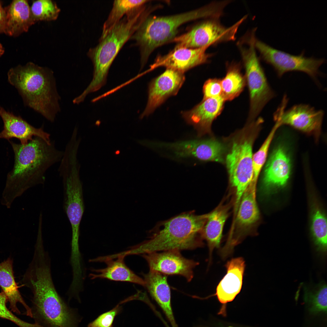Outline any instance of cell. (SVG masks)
<instances>
[{"label":"cell","mask_w":327,"mask_h":327,"mask_svg":"<svg viewBox=\"0 0 327 327\" xmlns=\"http://www.w3.org/2000/svg\"><path fill=\"white\" fill-rule=\"evenodd\" d=\"M13 260L10 258L0 263V287L9 303L11 311L18 314L21 312L17 306L21 303L26 310V315L33 317L31 309L23 299L16 282L13 268Z\"/></svg>","instance_id":"obj_26"},{"label":"cell","mask_w":327,"mask_h":327,"mask_svg":"<svg viewBox=\"0 0 327 327\" xmlns=\"http://www.w3.org/2000/svg\"></svg>","instance_id":"obj_37"},{"label":"cell","mask_w":327,"mask_h":327,"mask_svg":"<svg viewBox=\"0 0 327 327\" xmlns=\"http://www.w3.org/2000/svg\"><path fill=\"white\" fill-rule=\"evenodd\" d=\"M145 10L144 8L139 7L129 12L101 35L96 46L89 49L87 55L93 65V77L83 92L84 95L87 96L105 85L111 65L122 47L145 18Z\"/></svg>","instance_id":"obj_5"},{"label":"cell","mask_w":327,"mask_h":327,"mask_svg":"<svg viewBox=\"0 0 327 327\" xmlns=\"http://www.w3.org/2000/svg\"><path fill=\"white\" fill-rule=\"evenodd\" d=\"M125 257L119 253L91 259V262H104L107 265L103 269H92L94 273L90 274L91 278L106 279L115 281L127 282L145 287L144 279L136 275L126 265L124 261Z\"/></svg>","instance_id":"obj_23"},{"label":"cell","mask_w":327,"mask_h":327,"mask_svg":"<svg viewBox=\"0 0 327 327\" xmlns=\"http://www.w3.org/2000/svg\"><path fill=\"white\" fill-rule=\"evenodd\" d=\"M159 148L172 151L177 157H193L203 161L223 162L225 148L213 139L192 140L172 143H159Z\"/></svg>","instance_id":"obj_15"},{"label":"cell","mask_w":327,"mask_h":327,"mask_svg":"<svg viewBox=\"0 0 327 327\" xmlns=\"http://www.w3.org/2000/svg\"><path fill=\"white\" fill-rule=\"evenodd\" d=\"M203 99L217 97L221 96L222 88L221 80L216 78L209 79L204 83L203 89Z\"/></svg>","instance_id":"obj_34"},{"label":"cell","mask_w":327,"mask_h":327,"mask_svg":"<svg viewBox=\"0 0 327 327\" xmlns=\"http://www.w3.org/2000/svg\"><path fill=\"white\" fill-rule=\"evenodd\" d=\"M121 309V307L117 305L111 310L99 315L90 323L88 327H112L114 319Z\"/></svg>","instance_id":"obj_33"},{"label":"cell","mask_w":327,"mask_h":327,"mask_svg":"<svg viewBox=\"0 0 327 327\" xmlns=\"http://www.w3.org/2000/svg\"><path fill=\"white\" fill-rule=\"evenodd\" d=\"M0 116L4 123L3 129L0 133V138L9 140L15 138L20 141L21 144H25L35 136L41 138L49 144L51 143L50 134L45 131L42 127L35 128L21 117L14 115L1 106Z\"/></svg>","instance_id":"obj_20"},{"label":"cell","mask_w":327,"mask_h":327,"mask_svg":"<svg viewBox=\"0 0 327 327\" xmlns=\"http://www.w3.org/2000/svg\"><path fill=\"white\" fill-rule=\"evenodd\" d=\"M286 98L284 97L281 104L274 114L275 121L281 126L287 125L312 136L317 141L321 134L324 112L306 104L296 105L285 111Z\"/></svg>","instance_id":"obj_13"},{"label":"cell","mask_w":327,"mask_h":327,"mask_svg":"<svg viewBox=\"0 0 327 327\" xmlns=\"http://www.w3.org/2000/svg\"><path fill=\"white\" fill-rule=\"evenodd\" d=\"M208 213L184 212L158 223L150 239L132 248V254L177 249L193 250L204 245L202 230Z\"/></svg>","instance_id":"obj_3"},{"label":"cell","mask_w":327,"mask_h":327,"mask_svg":"<svg viewBox=\"0 0 327 327\" xmlns=\"http://www.w3.org/2000/svg\"><path fill=\"white\" fill-rule=\"evenodd\" d=\"M221 82V96L225 101H232L238 96L246 84L245 77L241 72L239 64H227L226 75Z\"/></svg>","instance_id":"obj_28"},{"label":"cell","mask_w":327,"mask_h":327,"mask_svg":"<svg viewBox=\"0 0 327 327\" xmlns=\"http://www.w3.org/2000/svg\"><path fill=\"white\" fill-rule=\"evenodd\" d=\"M4 49L2 44L0 43V57L3 54Z\"/></svg>","instance_id":"obj_36"},{"label":"cell","mask_w":327,"mask_h":327,"mask_svg":"<svg viewBox=\"0 0 327 327\" xmlns=\"http://www.w3.org/2000/svg\"><path fill=\"white\" fill-rule=\"evenodd\" d=\"M142 256L147 262L150 270L167 276L180 275L188 282L193 279V269L199 264L198 262L184 257L180 251L177 249L151 253Z\"/></svg>","instance_id":"obj_14"},{"label":"cell","mask_w":327,"mask_h":327,"mask_svg":"<svg viewBox=\"0 0 327 327\" xmlns=\"http://www.w3.org/2000/svg\"><path fill=\"white\" fill-rule=\"evenodd\" d=\"M145 287L165 314L172 327H177L173 314L171 292L167 275L150 270L143 274Z\"/></svg>","instance_id":"obj_24"},{"label":"cell","mask_w":327,"mask_h":327,"mask_svg":"<svg viewBox=\"0 0 327 327\" xmlns=\"http://www.w3.org/2000/svg\"><path fill=\"white\" fill-rule=\"evenodd\" d=\"M246 18L245 16L229 27L222 24L218 18H210L172 41L176 43V47L195 48L234 41L239 26Z\"/></svg>","instance_id":"obj_9"},{"label":"cell","mask_w":327,"mask_h":327,"mask_svg":"<svg viewBox=\"0 0 327 327\" xmlns=\"http://www.w3.org/2000/svg\"><path fill=\"white\" fill-rule=\"evenodd\" d=\"M148 0H114L112 8L103 27L101 35L107 32L127 13L145 5Z\"/></svg>","instance_id":"obj_29"},{"label":"cell","mask_w":327,"mask_h":327,"mask_svg":"<svg viewBox=\"0 0 327 327\" xmlns=\"http://www.w3.org/2000/svg\"><path fill=\"white\" fill-rule=\"evenodd\" d=\"M226 273L219 283L215 294L222 306L219 315L226 316V305L233 300L239 293L243 284L245 262L241 257L232 259L226 264Z\"/></svg>","instance_id":"obj_18"},{"label":"cell","mask_w":327,"mask_h":327,"mask_svg":"<svg viewBox=\"0 0 327 327\" xmlns=\"http://www.w3.org/2000/svg\"><path fill=\"white\" fill-rule=\"evenodd\" d=\"M291 164L289 155L283 147L278 146L273 150L265 167L263 179L266 189L283 187L289 177Z\"/></svg>","instance_id":"obj_22"},{"label":"cell","mask_w":327,"mask_h":327,"mask_svg":"<svg viewBox=\"0 0 327 327\" xmlns=\"http://www.w3.org/2000/svg\"><path fill=\"white\" fill-rule=\"evenodd\" d=\"M229 206L220 204L209 213L204 226L202 235L207 243L209 263L214 249L219 247L220 245L223 227L229 215Z\"/></svg>","instance_id":"obj_27"},{"label":"cell","mask_w":327,"mask_h":327,"mask_svg":"<svg viewBox=\"0 0 327 327\" xmlns=\"http://www.w3.org/2000/svg\"><path fill=\"white\" fill-rule=\"evenodd\" d=\"M5 13V8H3L0 2V34L4 33Z\"/></svg>","instance_id":"obj_35"},{"label":"cell","mask_w":327,"mask_h":327,"mask_svg":"<svg viewBox=\"0 0 327 327\" xmlns=\"http://www.w3.org/2000/svg\"><path fill=\"white\" fill-rule=\"evenodd\" d=\"M209 46L198 48L176 47L167 54L159 55L145 73L160 67H164L182 73L208 62L212 55L206 52Z\"/></svg>","instance_id":"obj_17"},{"label":"cell","mask_w":327,"mask_h":327,"mask_svg":"<svg viewBox=\"0 0 327 327\" xmlns=\"http://www.w3.org/2000/svg\"><path fill=\"white\" fill-rule=\"evenodd\" d=\"M256 38L252 33L237 43L245 70V75L249 95V121H253L265 105L275 96L257 55Z\"/></svg>","instance_id":"obj_8"},{"label":"cell","mask_w":327,"mask_h":327,"mask_svg":"<svg viewBox=\"0 0 327 327\" xmlns=\"http://www.w3.org/2000/svg\"><path fill=\"white\" fill-rule=\"evenodd\" d=\"M5 33L11 36H17L27 32L35 23L27 0L13 1L5 8Z\"/></svg>","instance_id":"obj_25"},{"label":"cell","mask_w":327,"mask_h":327,"mask_svg":"<svg viewBox=\"0 0 327 327\" xmlns=\"http://www.w3.org/2000/svg\"><path fill=\"white\" fill-rule=\"evenodd\" d=\"M327 229L326 218L319 210H316L312 217V231L317 249L324 253L327 251Z\"/></svg>","instance_id":"obj_31"},{"label":"cell","mask_w":327,"mask_h":327,"mask_svg":"<svg viewBox=\"0 0 327 327\" xmlns=\"http://www.w3.org/2000/svg\"><path fill=\"white\" fill-rule=\"evenodd\" d=\"M225 101L221 96L203 99L191 110L183 112L182 116L201 136L210 132L212 123L222 112Z\"/></svg>","instance_id":"obj_19"},{"label":"cell","mask_w":327,"mask_h":327,"mask_svg":"<svg viewBox=\"0 0 327 327\" xmlns=\"http://www.w3.org/2000/svg\"><path fill=\"white\" fill-rule=\"evenodd\" d=\"M79 169L78 166L72 165L60 174L63 187V208L71 226V245L74 246L79 245L80 225L84 209Z\"/></svg>","instance_id":"obj_11"},{"label":"cell","mask_w":327,"mask_h":327,"mask_svg":"<svg viewBox=\"0 0 327 327\" xmlns=\"http://www.w3.org/2000/svg\"><path fill=\"white\" fill-rule=\"evenodd\" d=\"M255 46L262 59L274 68L279 77L288 72L299 71L316 80L320 74L319 68L325 61L324 58L307 57L304 51L297 55L290 54L275 49L256 38Z\"/></svg>","instance_id":"obj_10"},{"label":"cell","mask_w":327,"mask_h":327,"mask_svg":"<svg viewBox=\"0 0 327 327\" xmlns=\"http://www.w3.org/2000/svg\"><path fill=\"white\" fill-rule=\"evenodd\" d=\"M28 287L33 294V317L46 327H77L74 315L57 292L52 276L39 275Z\"/></svg>","instance_id":"obj_7"},{"label":"cell","mask_w":327,"mask_h":327,"mask_svg":"<svg viewBox=\"0 0 327 327\" xmlns=\"http://www.w3.org/2000/svg\"><path fill=\"white\" fill-rule=\"evenodd\" d=\"M9 141L15 154L14 164L8 174L1 199V203L8 208L28 189L44 183L46 171L61 160L64 154L54 143L49 144L38 137L25 144Z\"/></svg>","instance_id":"obj_1"},{"label":"cell","mask_w":327,"mask_h":327,"mask_svg":"<svg viewBox=\"0 0 327 327\" xmlns=\"http://www.w3.org/2000/svg\"><path fill=\"white\" fill-rule=\"evenodd\" d=\"M185 80L184 73L170 69L152 80L149 85L147 104L140 118L149 115L168 97L176 95Z\"/></svg>","instance_id":"obj_16"},{"label":"cell","mask_w":327,"mask_h":327,"mask_svg":"<svg viewBox=\"0 0 327 327\" xmlns=\"http://www.w3.org/2000/svg\"><path fill=\"white\" fill-rule=\"evenodd\" d=\"M7 298L2 291L0 292V318L9 320L19 327H42L38 323L32 324L25 322L18 318L7 306Z\"/></svg>","instance_id":"obj_32"},{"label":"cell","mask_w":327,"mask_h":327,"mask_svg":"<svg viewBox=\"0 0 327 327\" xmlns=\"http://www.w3.org/2000/svg\"><path fill=\"white\" fill-rule=\"evenodd\" d=\"M256 186L250 184L243 193L236 213L235 221L226 242L221 248L222 253L230 256L235 246L246 236L252 234L259 218L256 198Z\"/></svg>","instance_id":"obj_12"},{"label":"cell","mask_w":327,"mask_h":327,"mask_svg":"<svg viewBox=\"0 0 327 327\" xmlns=\"http://www.w3.org/2000/svg\"><path fill=\"white\" fill-rule=\"evenodd\" d=\"M263 122L260 118L249 122L233 139L226 157L230 184L235 193V210L252 180L253 146Z\"/></svg>","instance_id":"obj_6"},{"label":"cell","mask_w":327,"mask_h":327,"mask_svg":"<svg viewBox=\"0 0 327 327\" xmlns=\"http://www.w3.org/2000/svg\"><path fill=\"white\" fill-rule=\"evenodd\" d=\"M9 83L18 90L25 104L51 122L60 111V97L53 71L32 62L18 65L8 73Z\"/></svg>","instance_id":"obj_2"},{"label":"cell","mask_w":327,"mask_h":327,"mask_svg":"<svg viewBox=\"0 0 327 327\" xmlns=\"http://www.w3.org/2000/svg\"><path fill=\"white\" fill-rule=\"evenodd\" d=\"M327 294L325 283L313 289L304 288L305 327H326Z\"/></svg>","instance_id":"obj_21"},{"label":"cell","mask_w":327,"mask_h":327,"mask_svg":"<svg viewBox=\"0 0 327 327\" xmlns=\"http://www.w3.org/2000/svg\"><path fill=\"white\" fill-rule=\"evenodd\" d=\"M221 13L220 5L215 2L178 14L160 17L147 16L130 38L135 41L136 45L139 48L140 69L145 66L155 49L172 41L182 25L201 18H218Z\"/></svg>","instance_id":"obj_4"},{"label":"cell","mask_w":327,"mask_h":327,"mask_svg":"<svg viewBox=\"0 0 327 327\" xmlns=\"http://www.w3.org/2000/svg\"><path fill=\"white\" fill-rule=\"evenodd\" d=\"M30 7L32 16L35 22L56 20L61 10L56 3L51 0L34 1Z\"/></svg>","instance_id":"obj_30"}]
</instances>
